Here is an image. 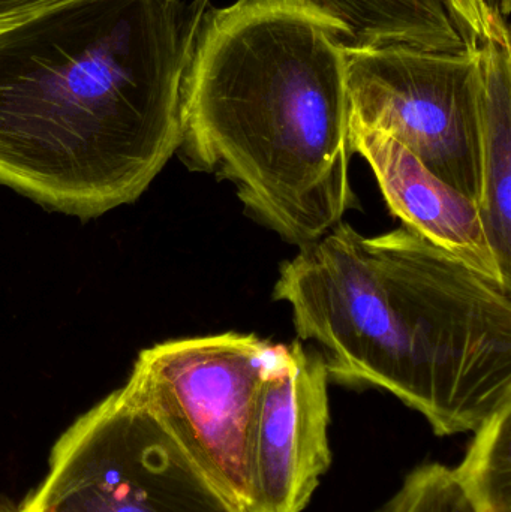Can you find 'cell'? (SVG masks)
<instances>
[{"label": "cell", "mask_w": 511, "mask_h": 512, "mask_svg": "<svg viewBox=\"0 0 511 512\" xmlns=\"http://www.w3.org/2000/svg\"><path fill=\"white\" fill-rule=\"evenodd\" d=\"M212 0H80L0 33V185L96 218L134 203L183 141Z\"/></svg>", "instance_id": "obj_1"}, {"label": "cell", "mask_w": 511, "mask_h": 512, "mask_svg": "<svg viewBox=\"0 0 511 512\" xmlns=\"http://www.w3.org/2000/svg\"><path fill=\"white\" fill-rule=\"evenodd\" d=\"M273 298L329 379L393 394L435 435L511 405V286L408 228L365 237L339 222L282 264Z\"/></svg>", "instance_id": "obj_2"}, {"label": "cell", "mask_w": 511, "mask_h": 512, "mask_svg": "<svg viewBox=\"0 0 511 512\" xmlns=\"http://www.w3.org/2000/svg\"><path fill=\"white\" fill-rule=\"evenodd\" d=\"M351 39L318 0H236L207 9L186 71V162L233 183L258 221L299 248L354 204Z\"/></svg>", "instance_id": "obj_3"}, {"label": "cell", "mask_w": 511, "mask_h": 512, "mask_svg": "<svg viewBox=\"0 0 511 512\" xmlns=\"http://www.w3.org/2000/svg\"><path fill=\"white\" fill-rule=\"evenodd\" d=\"M278 345L255 334L170 340L144 349L125 390L201 474L249 512V453Z\"/></svg>", "instance_id": "obj_4"}, {"label": "cell", "mask_w": 511, "mask_h": 512, "mask_svg": "<svg viewBox=\"0 0 511 512\" xmlns=\"http://www.w3.org/2000/svg\"><path fill=\"white\" fill-rule=\"evenodd\" d=\"M20 512H245L125 387L78 418Z\"/></svg>", "instance_id": "obj_5"}, {"label": "cell", "mask_w": 511, "mask_h": 512, "mask_svg": "<svg viewBox=\"0 0 511 512\" xmlns=\"http://www.w3.org/2000/svg\"><path fill=\"white\" fill-rule=\"evenodd\" d=\"M348 120L398 141L482 207L479 42L464 51L347 45Z\"/></svg>", "instance_id": "obj_6"}, {"label": "cell", "mask_w": 511, "mask_h": 512, "mask_svg": "<svg viewBox=\"0 0 511 512\" xmlns=\"http://www.w3.org/2000/svg\"><path fill=\"white\" fill-rule=\"evenodd\" d=\"M326 366L302 343L278 345L249 453V512H302L332 462Z\"/></svg>", "instance_id": "obj_7"}, {"label": "cell", "mask_w": 511, "mask_h": 512, "mask_svg": "<svg viewBox=\"0 0 511 512\" xmlns=\"http://www.w3.org/2000/svg\"><path fill=\"white\" fill-rule=\"evenodd\" d=\"M353 153L362 156L390 212L404 227L480 273L511 286L492 248L482 207L438 179L387 135L348 120Z\"/></svg>", "instance_id": "obj_8"}, {"label": "cell", "mask_w": 511, "mask_h": 512, "mask_svg": "<svg viewBox=\"0 0 511 512\" xmlns=\"http://www.w3.org/2000/svg\"><path fill=\"white\" fill-rule=\"evenodd\" d=\"M351 30V45H410L464 51L474 42L510 38L491 0H318Z\"/></svg>", "instance_id": "obj_9"}, {"label": "cell", "mask_w": 511, "mask_h": 512, "mask_svg": "<svg viewBox=\"0 0 511 512\" xmlns=\"http://www.w3.org/2000/svg\"><path fill=\"white\" fill-rule=\"evenodd\" d=\"M482 77V213L492 248L511 277V44L510 39L479 42Z\"/></svg>", "instance_id": "obj_10"}, {"label": "cell", "mask_w": 511, "mask_h": 512, "mask_svg": "<svg viewBox=\"0 0 511 512\" xmlns=\"http://www.w3.org/2000/svg\"><path fill=\"white\" fill-rule=\"evenodd\" d=\"M453 469L479 512H511V405L476 430Z\"/></svg>", "instance_id": "obj_11"}, {"label": "cell", "mask_w": 511, "mask_h": 512, "mask_svg": "<svg viewBox=\"0 0 511 512\" xmlns=\"http://www.w3.org/2000/svg\"><path fill=\"white\" fill-rule=\"evenodd\" d=\"M378 512H479L455 471L440 463L414 469Z\"/></svg>", "instance_id": "obj_12"}, {"label": "cell", "mask_w": 511, "mask_h": 512, "mask_svg": "<svg viewBox=\"0 0 511 512\" xmlns=\"http://www.w3.org/2000/svg\"><path fill=\"white\" fill-rule=\"evenodd\" d=\"M80 0H0V33Z\"/></svg>", "instance_id": "obj_13"}, {"label": "cell", "mask_w": 511, "mask_h": 512, "mask_svg": "<svg viewBox=\"0 0 511 512\" xmlns=\"http://www.w3.org/2000/svg\"><path fill=\"white\" fill-rule=\"evenodd\" d=\"M498 9H500L501 15H503L504 18L509 17L511 11V0H500V6H498Z\"/></svg>", "instance_id": "obj_14"}, {"label": "cell", "mask_w": 511, "mask_h": 512, "mask_svg": "<svg viewBox=\"0 0 511 512\" xmlns=\"http://www.w3.org/2000/svg\"><path fill=\"white\" fill-rule=\"evenodd\" d=\"M6 512H20V510H18V508H6Z\"/></svg>", "instance_id": "obj_15"}, {"label": "cell", "mask_w": 511, "mask_h": 512, "mask_svg": "<svg viewBox=\"0 0 511 512\" xmlns=\"http://www.w3.org/2000/svg\"><path fill=\"white\" fill-rule=\"evenodd\" d=\"M0 512H6V508H0Z\"/></svg>", "instance_id": "obj_16"}]
</instances>
